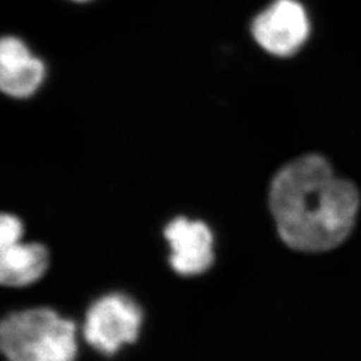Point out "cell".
<instances>
[{
	"label": "cell",
	"mask_w": 361,
	"mask_h": 361,
	"mask_svg": "<svg viewBox=\"0 0 361 361\" xmlns=\"http://www.w3.org/2000/svg\"><path fill=\"white\" fill-rule=\"evenodd\" d=\"M269 202L285 244L298 252L320 253L348 238L360 194L352 182L336 177L324 157L307 154L276 174Z\"/></svg>",
	"instance_id": "cell-1"
},
{
	"label": "cell",
	"mask_w": 361,
	"mask_h": 361,
	"mask_svg": "<svg viewBox=\"0 0 361 361\" xmlns=\"http://www.w3.org/2000/svg\"><path fill=\"white\" fill-rule=\"evenodd\" d=\"M44 63L32 55L26 43L4 37L0 43V87L13 98H28L43 85Z\"/></svg>",
	"instance_id": "cell-6"
},
{
	"label": "cell",
	"mask_w": 361,
	"mask_h": 361,
	"mask_svg": "<svg viewBox=\"0 0 361 361\" xmlns=\"http://www.w3.org/2000/svg\"><path fill=\"white\" fill-rule=\"evenodd\" d=\"M252 35L264 51L288 58L301 50L310 35V19L297 0H274L253 19Z\"/></svg>",
	"instance_id": "cell-3"
},
{
	"label": "cell",
	"mask_w": 361,
	"mask_h": 361,
	"mask_svg": "<svg viewBox=\"0 0 361 361\" xmlns=\"http://www.w3.org/2000/svg\"><path fill=\"white\" fill-rule=\"evenodd\" d=\"M49 267V253L40 244L0 246V281L6 286H26L39 280Z\"/></svg>",
	"instance_id": "cell-7"
},
{
	"label": "cell",
	"mask_w": 361,
	"mask_h": 361,
	"mask_svg": "<svg viewBox=\"0 0 361 361\" xmlns=\"http://www.w3.org/2000/svg\"><path fill=\"white\" fill-rule=\"evenodd\" d=\"M141 322V310L130 298L109 295L99 298L87 312L85 337L94 348L111 355L122 344L137 338Z\"/></svg>",
	"instance_id": "cell-4"
},
{
	"label": "cell",
	"mask_w": 361,
	"mask_h": 361,
	"mask_svg": "<svg viewBox=\"0 0 361 361\" xmlns=\"http://www.w3.org/2000/svg\"><path fill=\"white\" fill-rule=\"evenodd\" d=\"M0 347L8 361H74L75 326L47 308L13 313L0 325Z\"/></svg>",
	"instance_id": "cell-2"
},
{
	"label": "cell",
	"mask_w": 361,
	"mask_h": 361,
	"mask_svg": "<svg viewBox=\"0 0 361 361\" xmlns=\"http://www.w3.org/2000/svg\"><path fill=\"white\" fill-rule=\"evenodd\" d=\"M165 237L171 247V267L180 274H200L212 265L213 235L204 222L176 219L165 229Z\"/></svg>",
	"instance_id": "cell-5"
},
{
	"label": "cell",
	"mask_w": 361,
	"mask_h": 361,
	"mask_svg": "<svg viewBox=\"0 0 361 361\" xmlns=\"http://www.w3.org/2000/svg\"><path fill=\"white\" fill-rule=\"evenodd\" d=\"M74 1H90V0H74Z\"/></svg>",
	"instance_id": "cell-9"
},
{
	"label": "cell",
	"mask_w": 361,
	"mask_h": 361,
	"mask_svg": "<svg viewBox=\"0 0 361 361\" xmlns=\"http://www.w3.org/2000/svg\"><path fill=\"white\" fill-rule=\"evenodd\" d=\"M23 225L11 214H3L0 219V246L11 245L20 241Z\"/></svg>",
	"instance_id": "cell-8"
}]
</instances>
